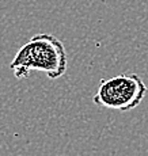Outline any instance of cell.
Wrapping results in <instances>:
<instances>
[{
	"label": "cell",
	"mask_w": 148,
	"mask_h": 156,
	"mask_svg": "<svg viewBox=\"0 0 148 156\" xmlns=\"http://www.w3.org/2000/svg\"><path fill=\"white\" fill-rule=\"evenodd\" d=\"M67 52L54 35L41 33L23 45L10 64L14 76L27 79L33 71L44 72L49 79H59L67 71Z\"/></svg>",
	"instance_id": "6da1fadb"
},
{
	"label": "cell",
	"mask_w": 148,
	"mask_h": 156,
	"mask_svg": "<svg viewBox=\"0 0 148 156\" xmlns=\"http://www.w3.org/2000/svg\"><path fill=\"white\" fill-rule=\"evenodd\" d=\"M147 94V86L137 73H120L99 83L94 103L107 110L129 112L133 110Z\"/></svg>",
	"instance_id": "7a4b0ae2"
}]
</instances>
